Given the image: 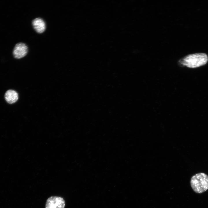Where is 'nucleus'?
<instances>
[{
	"instance_id": "nucleus-3",
	"label": "nucleus",
	"mask_w": 208,
	"mask_h": 208,
	"mask_svg": "<svg viewBox=\"0 0 208 208\" xmlns=\"http://www.w3.org/2000/svg\"><path fill=\"white\" fill-rule=\"evenodd\" d=\"M65 201L62 197L51 196L47 200L45 208H64Z\"/></svg>"
},
{
	"instance_id": "nucleus-5",
	"label": "nucleus",
	"mask_w": 208,
	"mask_h": 208,
	"mask_svg": "<svg viewBox=\"0 0 208 208\" xmlns=\"http://www.w3.org/2000/svg\"><path fill=\"white\" fill-rule=\"evenodd\" d=\"M32 24L34 29L38 33H42L45 29V22L41 18H38L34 19L32 21Z\"/></svg>"
},
{
	"instance_id": "nucleus-1",
	"label": "nucleus",
	"mask_w": 208,
	"mask_h": 208,
	"mask_svg": "<svg viewBox=\"0 0 208 208\" xmlns=\"http://www.w3.org/2000/svg\"><path fill=\"white\" fill-rule=\"evenodd\" d=\"M208 60L206 54L198 53L190 54L181 59L179 63L181 65L190 68H196L205 64Z\"/></svg>"
},
{
	"instance_id": "nucleus-4",
	"label": "nucleus",
	"mask_w": 208,
	"mask_h": 208,
	"mask_svg": "<svg viewBox=\"0 0 208 208\" xmlns=\"http://www.w3.org/2000/svg\"><path fill=\"white\" fill-rule=\"evenodd\" d=\"M28 51L27 47L25 44L19 43L15 45L13 51V54L15 58L20 59L27 55Z\"/></svg>"
},
{
	"instance_id": "nucleus-2",
	"label": "nucleus",
	"mask_w": 208,
	"mask_h": 208,
	"mask_svg": "<svg viewBox=\"0 0 208 208\" xmlns=\"http://www.w3.org/2000/svg\"><path fill=\"white\" fill-rule=\"evenodd\" d=\"M190 184L195 192L202 193L208 189V176L204 173L196 174L192 177Z\"/></svg>"
},
{
	"instance_id": "nucleus-6",
	"label": "nucleus",
	"mask_w": 208,
	"mask_h": 208,
	"mask_svg": "<svg viewBox=\"0 0 208 208\" xmlns=\"http://www.w3.org/2000/svg\"><path fill=\"white\" fill-rule=\"evenodd\" d=\"M5 97V100L10 104H12L16 102L18 99V94L15 91L8 90L6 92Z\"/></svg>"
}]
</instances>
